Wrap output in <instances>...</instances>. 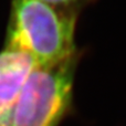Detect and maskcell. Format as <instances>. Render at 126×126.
I'll use <instances>...</instances> for the list:
<instances>
[{
	"label": "cell",
	"mask_w": 126,
	"mask_h": 126,
	"mask_svg": "<svg viewBox=\"0 0 126 126\" xmlns=\"http://www.w3.org/2000/svg\"><path fill=\"white\" fill-rule=\"evenodd\" d=\"M78 10H66L40 0H12L4 48L29 54L38 66H50L78 57Z\"/></svg>",
	"instance_id": "6da1fadb"
},
{
	"label": "cell",
	"mask_w": 126,
	"mask_h": 126,
	"mask_svg": "<svg viewBox=\"0 0 126 126\" xmlns=\"http://www.w3.org/2000/svg\"><path fill=\"white\" fill-rule=\"evenodd\" d=\"M79 57L32 70L16 102L10 126L60 125L72 109Z\"/></svg>",
	"instance_id": "7a4b0ae2"
},
{
	"label": "cell",
	"mask_w": 126,
	"mask_h": 126,
	"mask_svg": "<svg viewBox=\"0 0 126 126\" xmlns=\"http://www.w3.org/2000/svg\"><path fill=\"white\" fill-rule=\"evenodd\" d=\"M35 66L34 60L22 51H0V126H10L16 102Z\"/></svg>",
	"instance_id": "3957f363"
},
{
	"label": "cell",
	"mask_w": 126,
	"mask_h": 126,
	"mask_svg": "<svg viewBox=\"0 0 126 126\" xmlns=\"http://www.w3.org/2000/svg\"><path fill=\"white\" fill-rule=\"evenodd\" d=\"M40 1L48 3L54 8L66 9V10H80L81 7L90 0H40Z\"/></svg>",
	"instance_id": "277c9868"
}]
</instances>
